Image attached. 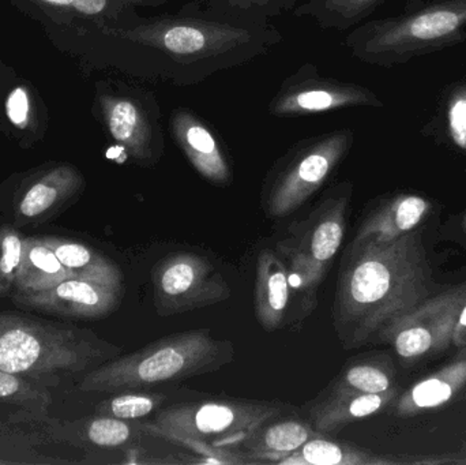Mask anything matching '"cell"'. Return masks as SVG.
I'll list each match as a JSON object with an SVG mask.
<instances>
[{
  "mask_svg": "<svg viewBox=\"0 0 466 465\" xmlns=\"http://www.w3.org/2000/svg\"><path fill=\"white\" fill-rule=\"evenodd\" d=\"M432 204L418 194H399L377 207L356 232L355 239H397L420 226L431 212Z\"/></svg>",
  "mask_w": 466,
  "mask_h": 465,
  "instance_id": "cell-19",
  "label": "cell"
},
{
  "mask_svg": "<svg viewBox=\"0 0 466 465\" xmlns=\"http://www.w3.org/2000/svg\"><path fill=\"white\" fill-rule=\"evenodd\" d=\"M119 351L111 344L81 340L71 332L0 318V370L5 373L84 369Z\"/></svg>",
  "mask_w": 466,
  "mask_h": 465,
  "instance_id": "cell-8",
  "label": "cell"
},
{
  "mask_svg": "<svg viewBox=\"0 0 466 465\" xmlns=\"http://www.w3.org/2000/svg\"><path fill=\"white\" fill-rule=\"evenodd\" d=\"M396 461L380 458L356 445L329 439L328 434L307 441L300 450L279 465H389Z\"/></svg>",
  "mask_w": 466,
  "mask_h": 465,
  "instance_id": "cell-21",
  "label": "cell"
},
{
  "mask_svg": "<svg viewBox=\"0 0 466 465\" xmlns=\"http://www.w3.org/2000/svg\"><path fill=\"white\" fill-rule=\"evenodd\" d=\"M123 288L85 278H71L44 291L24 292L22 302L81 318H101L116 310Z\"/></svg>",
  "mask_w": 466,
  "mask_h": 465,
  "instance_id": "cell-13",
  "label": "cell"
},
{
  "mask_svg": "<svg viewBox=\"0 0 466 465\" xmlns=\"http://www.w3.org/2000/svg\"><path fill=\"white\" fill-rule=\"evenodd\" d=\"M466 40V0H410L404 11L358 25L345 38L353 57L393 67Z\"/></svg>",
  "mask_w": 466,
  "mask_h": 465,
  "instance_id": "cell-3",
  "label": "cell"
},
{
  "mask_svg": "<svg viewBox=\"0 0 466 465\" xmlns=\"http://www.w3.org/2000/svg\"><path fill=\"white\" fill-rule=\"evenodd\" d=\"M71 278L79 276L60 264L54 248L46 245L24 246L21 267L15 278L21 291H44Z\"/></svg>",
  "mask_w": 466,
  "mask_h": 465,
  "instance_id": "cell-23",
  "label": "cell"
},
{
  "mask_svg": "<svg viewBox=\"0 0 466 465\" xmlns=\"http://www.w3.org/2000/svg\"><path fill=\"white\" fill-rule=\"evenodd\" d=\"M285 407L270 401L213 399L175 404L158 412L153 433L212 456L218 463L243 464L235 450L263 425L281 417Z\"/></svg>",
  "mask_w": 466,
  "mask_h": 465,
  "instance_id": "cell-5",
  "label": "cell"
},
{
  "mask_svg": "<svg viewBox=\"0 0 466 465\" xmlns=\"http://www.w3.org/2000/svg\"><path fill=\"white\" fill-rule=\"evenodd\" d=\"M454 149L466 153V81L454 82L443 90L437 116L431 123Z\"/></svg>",
  "mask_w": 466,
  "mask_h": 465,
  "instance_id": "cell-27",
  "label": "cell"
},
{
  "mask_svg": "<svg viewBox=\"0 0 466 465\" xmlns=\"http://www.w3.org/2000/svg\"><path fill=\"white\" fill-rule=\"evenodd\" d=\"M388 0H307L293 11L295 15L314 19L322 29L356 27Z\"/></svg>",
  "mask_w": 466,
  "mask_h": 465,
  "instance_id": "cell-22",
  "label": "cell"
},
{
  "mask_svg": "<svg viewBox=\"0 0 466 465\" xmlns=\"http://www.w3.org/2000/svg\"><path fill=\"white\" fill-rule=\"evenodd\" d=\"M153 300L160 317L179 316L226 302L232 291L218 268L194 253H172L152 269Z\"/></svg>",
  "mask_w": 466,
  "mask_h": 465,
  "instance_id": "cell-9",
  "label": "cell"
},
{
  "mask_svg": "<svg viewBox=\"0 0 466 465\" xmlns=\"http://www.w3.org/2000/svg\"><path fill=\"white\" fill-rule=\"evenodd\" d=\"M355 106H383L369 87L323 76L317 66L304 65L285 78L268 104V114L277 117L307 116Z\"/></svg>",
  "mask_w": 466,
  "mask_h": 465,
  "instance_id": "cell-12",
  "label": "cell"
},
{
  "mask_svg": "<svg viewBox=\"0 0 466 465\" xmlns=\"http://www.w3.org/2000/svg\"><path fill=\"white\" fill-rule=\"evenodd\" d=\"M350 197V183L336 186L277 243V253L289 272L290 287L300 295L307 314L314 308L318 288L344 242Z\"/></svg>",
  "mask_w": 466,
  "mask_h": 465,
  "instance_id": "cell-6",
  "label": "cell"
},
{
  "mask_svg": "<svg viewBox=\"0 0 466 465\" xmlns=\"http://www.w3.org/2000/svg\"><path fill=\"white\" fill-rule=\"evenodd\" d=\"M431 267L421 231L397 239L353 240L342 254L333 328L342 349H356L431 297Z\"/></svg>",
  "mask_w": 466,
  "mask_h": 465,
  "instance_id": "cell-2",
  "label": "cell"
},
{
  "mask_svg": "<svg viewBox=\"0 0 466 465\" xmlns=\"http://www.w3.org/2000/svg\"><path fill=\"white\" fill-rule=\"evenodd\" d=\"M394 382L393 366L388 360L361 358L347 363L315 400H326L337 396L388 392L396 388Z\"/></svg>",
  "mask_w": 466,
  "mask_h": 465,
  "instance_id": "cell-20",
  "label": "cell"
},
{
  "mask_svg": "<svg viewBox=\"0 0 466 465\" xmlns=\"http://www.w3.org/2000/svg\"><path fill=\"white\" fill-rule=\"evenodd\" d=\"M457 463H460V464H466V458L464 459H460L459 461H457Z\"/></svg>",
  "mask_w": 466,
  "mask_h": 465,
  "instance_id": "cell-35",
  "label": "cell"
},
{
  "mask_svg": "<svg viewBox=\"0 0 466 465\" xmlns=\"http://www.w3.org/2000/svg\"><path fill=\"white\" fill-rule=\"evenodd\" d=\"M353 139L350 128H339L298 142L268 177L263 199L266 215L284 218L300 209L333 177Z\"/></svg>",
  "mask_w": 466,
  "mask_h": 465,
  "instance_id": "cell-7",
  "label": "cell"
},
{
  "mask_svg": "<svg viewBox=\"0 0 466 465\" xmlns=\"http://www.w3.org/2000/svg\"><path fill=\"white\" fill-rule=\"evenodd\" d=\"M319 434L309 420L276 418L255 431L235 453L246 464H279Z\"/></svg>",
  "mask_w": 466,
  "mask_h": 465,
  "instance_id": "cell-16",
  "label": "cell"
},
{
  "mask_svg": "<svg viewBox=\"0 0 466 465\" xmlns=\"http://www.w3.org/2000/svg\"><path fill=\"white\" fill-rule=\"evenodd\" d=\"M167 396L150 390H126L101 406L106 417L122 420H138L149 417L166 403Z\"/></svg>",
  "mask_w": 466,
  "mask_h": 465,
  "instance_id": "cell-28",
  "label": "cell"
},
{
  "mask_svg": "<svg viewBox=\"0 0 466 465\" xmlns=\"http://www.w3.org/2000/svg\"><path fill=\"white\" fill-rule=\"evenodd\" d=\"M44 5H51V7L60 8V10H71L70 0H37Z\"/></svg>",
  "mask_w": 466,
  "mask_h": 465,
  "instance_id": "cell-34",
  "label": "cell"
},
{
  "mask_svg": "<svg viewBox=\"0 0 466 465\" xmlns=\"http://www.w3.org/2000/svg\"><path fill=\"white\" fill-rule=\"evenodd\" d=\"M235 346L218 340L210 329L186 330L116 358L86 376L82 390L126 392L149 389L215 373L235 360Z\"/></svg>",
  "mask_w": 466,
  "mask_h": 465,
  "instance_id": "cell-4",
  "label": "cell"
},
{
  "mask_svg": "<svg viewBox=\"0 0 466 465\" xmlns=\"http://www.w3.org/2000/svg\"><path fill=\"white\" fill-rule=\"evenodd\" d=\"M465 289L466 284L427 298L380 330L377 338L390 344L404 360L423 359L449 349Z\"/></svg>",
  "mask_w": 466,
  "mask_h": 465,
  "instance_id": "cell-11",
  "label": "cell"
},
{
  "mask_svg": "<svg viewBox=\"0 0 466 465\" xmlns=\"http://www.w3.org/2000/svg\"><path fill=\"white\" fill-rule=\"evenodd\" d=\"M81 175L71 167L52 169L46 177L33 183L19 204V212L25 217H37L55 207L57 202L78 190Z\"/></svg>",
  "mask_w": 466,
  "mask_h": 465,
  "instance_id": "cell-24",
  "label": "cell"
},
{
  "mask_svg": "<svg viewBox=\"0 0 466 465\" xmlns=\"http://www.w3.org/2000/svg\"><path fill=\"white\" fill-rule=\"evenodd\" d=\"M169 125L177 147L204 179L220 187L231 183L228 158L209 123L191 109L177 108L172 112Z\"/></svg>",
  "mask_w": 466,
  "mask_h": 465,
  "instance_id": "cell-14",
  "label": "cell"
},
{
  "mask_svg": "<svg viewBox=\"0 0 466 465\" xmlns=\"http://www.w3.org/2000/svg\"><path fill=\"white\" fill-rule=\"evenodd\" d=\"M24 242L14 231L0 234V292L15 283L16 273L24 256Z\"/></svg>",
  "mask_w": 466,
  "mask_h": 465,
  "instance_id": "cell-29",
  "label": "cell"
},
{
  "mask_svg": "<svg viewBox=\"0 0 466 465\" xmlns=\"http://www.w3.org/2000/svg\"><path fill=\"white\" fill-rule=\"evenodd\" d=\"M114 43L120 66L150 82L193 86L218 71L265 56L282 41L273 25L248 24L186 5L171 15L139 16L122 24L96 22Z\"/></svg>",
  "mask_w": 466,
  "mask_h": 465,
  "instance_id": "cell-1",
  "label": "cell"
},
{
  "mask_svg": "<svg viewBox=\"0 0 466 465\" xmlns=\"http://www.w3.org/2000/svg\"><path fill=\"white\" fill-rule=\"evenodd\" d=\"M199 7L215 15L248 24L268 25L296 10L300 0H196Z\"/></svg>",
  "mask_w": 466,
  "mask_h": 465,
  "instance_id": "cell-26",
  "label": "cell"
},
{
  "mask_svg": "<svg viewBox=\"0 0 466 465\" xmlns=\"http://www.w3.org/2000/svg\"><path fill=\"white\" fill-rule=\"evenodd\" d=\"M55 254L63 267L74 270L79 278L100 281L108 286L122 288V273L119 268L101 254L87 246L76 242H62L55 245Z\"/></svg>",
  "mask_w": 466,
  "mask_h": 465,
  "instance_id": "cell-25",
  "label": "cell"
},
{
  "mask_svg": "<svg viewBox=\"0 0 466 465\" xmlns=\"http://www.w3.org/2000/svg\"><path fill=\"white\" fill-rule=\"evenodd\" d=\"M5 114L16 128H26L30 122V97L25 87L18 86L8 95Z\"/></svg>",
  "mask_w": 466,
  "mask_h": 465,
  "instance_id": "cell-30",
  "label": "cell"
},
{
  "mask_svg": "<svg viewBox=\"0 0 466 465\" xmlns=\"http://www.w3.org/2000/svg\"><path fill=\"white\" fill-rule=\"evenodd\" d=\"M136 7H160L168 3V0H128Z\"/></svg>",
  "mask_w": 466,
  "mask_h": 465,
  "instance_id": "cell-33",
  "label": "cell"
},
{
  "mask_svg": "<svg viewBox=\"0 0 466 465\" xmlns=\"http://www.w3.org/2000/svg\"><path fill=\"white\" fill-rule=\"evenodd\" d=\"M97 100L112 139L139 166L155 167L166 149L160 106L155 95L128 86L104 90Z\"/></svg>",
  "mask_w": 466,
  "mask_h": 465,
  "instance_id": "cell-10",
  "label": "cell"
},
{
  "mask_svg": "<svg viewBox=\"0 0 466 465\" xmlns=\"http://www.w3.org/2000/svg\"><path fill=\"white\" fill-rule=\"evenodd\" d=\"M21 389V382L15 374L5 373L0 370V399L10 398Z\"/></svg>",
  "mask_w": 466,
  "mask_h": 465,
  "instance_id": "cell-32",
  "label": "cell"
},
{
  "mask_svg": "<svg viewBox=\"0 0 466 465\" xmlns=\"http://www.w3.org/2000/svg\"><path fill=\"white\" fill-rule=\"evenodd\" d=\"M399 396V389L383 393H361V395L337 396L326 400H315L306 404L304 409L309 414V422L315 430L322 434L337 433L345 426L356 420L371 417L385 409Z\"/></svg>",
  "mask_w": 466,
  "mask_h": 465,
  "instance_id": "cell-18",
  "label": "cell"
},
{
  "mask_svg": "<svg viewBox=\"0 0 466 465\" xmlns=\"http://www.w3.org/2000/svg\"><path fill=\"white\" fill-rule=\"evenodd\" d=\"M451 346L457 349L466 347V289L457 313L456 324H454L453 336H451Z\"/></svg>",
  "mask_w": 466,
  "mask_h": 465,
  "instance_id": "cell-31",
  "label": "cell"
},
{
  "mask_svg": "<svg viewBox=\"0 0 466 465\" xmlns=\"http://www.w3.org/2000/svg\"><path fill=\"white\" fill-rule=\"evenodd\" d=\"M289 272L287 264L277 251L263 248L255 269V316L268 332L285 327L290 308Z\"/></svg>",
  "mask_w": 466,
  "mask_h": 465,
  "instance_id": "cell-15",
  "label": "cell"
},
{
  "mask_svg": "<svg viewBox=\"0 0 466 465\" xmlns=\"http://www.w3.org/2000/svg\"><path fill=\"white\" fill-rule=\"evenodd\" d=\"M466 388V347L440 371L416 382L396 399L397 417H416L451 403Z\"/></svg>",
  "mask_w": 466,
  "mask_h": 465,
  "instance_id": "cell-17",
  "label": "cell"
},
{
  "mask_svg": "<svg viewBox=\"0 0 466 465\" xmlns=\"http://www.w3.org/2000/svg\"><path fill=\"white\" fill-rule=\"evenodd\" d=\"M465 228H466V217H465Z\"/></svg>",
  "mask_w": 466,
  "mask_h": 465,
  "instance_id": "cell-36",
  "label": "cell"
}]
</instances>
